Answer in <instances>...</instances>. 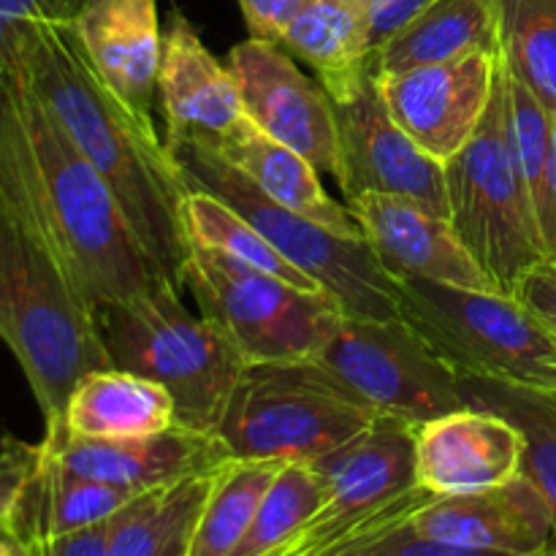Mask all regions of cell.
<instances>
[{
  "label": "cell",
  "instance_id": "22",
  "mask_svg": "<svg viewBox=\"0 0 556 556\" xmlns=\"http://www.w3.org/2000/svg\"><path fill=\"white\" fill-rule=\"evenodd\" d=\"M210 141L233 168H239L271 201L299 212L307 220L318 223L340 237L364 239L362 226L351 215V210L324 190L318 168L296 150L264 134L248 114L231 130Z\"/></svg>",
  "mask_w": 556,
  "mask_h": 556
},
{
  "label": "cell",
  "instance_id": "11",
  "mask_svg": "<svg viewBox=\"0 0 556 556\" xmlns=\"http://www.w3.org/2000/svg\"><path fill=\"white\" fill-rule=\"evenodd\" d=\"M309 362L372 413L413 427L467 407L459 372L402 318L342 315Z\"/></svg>",
  "mask_w": 556,
  "mask_h": 556
},
{
  "label": "cell",
  "instance_id": "1",
  "mask_svg": "<svg viewBox=\"0 0 556 556\" xmlns=\"http://www.w3.org/2000/svg\"><path fill=\"white\" fill-rule=\"evenodd\" d=\"M9 74L0 79V340L54 432L76 380L112 362L54 242Z\"/></svg>",
  "mask_w": 556,
  "mask_h": 556
},
{
  "label": "cell",
  "instance_id": "21",
  "mask_svg": "<svg viewBox=\"0 0 556 556\" xmlns=\"http://www.w3.org/2000/svg\"><path fill=\"white\" fill-rule=\"evenodd\" d=\"M134 497V492L65 470L41 443H27L20 483L0 521L25 546L101 525L117 516Z\"/></svg>",
  "mask_w": 556,
  "mask_h": 556
},
{
  "label": "cell",
  "instance_id": "26",
  "mask_svg": "<svg viewBox=\"0 0 556 556\" xmlns=\"http://www.w3.org/2000/svg\"><path fill=\"white\" fill-rule=\"evenodd\" d=\"M215 470L141 492L114 519L106 556H188Z\"/></svg>",
  "mask_w": 556,
  "mask_h": 556
},
{
  "label": "cell",
  "instance_id": "19",
  "mask_svg": "<svg viewBox=\"0 0 556 556\" xmlns=\"http://www.w3.org/2000/svg\"><path fill=\"white\" fill-rule=\"evenodd\" d=\"M74 27L106 90L155 128L152 106L163 58L157 0H87Z\"/></svg>",
  "mask_w": 556,
  "mask_h": 556
},
{
  "label": "cell",
  "instance_id": "33",
  "mask_svg": "<svg viewBox=\"0 0 556 556\" xmlns=\"http://www.w3.org/2000/svg\"><path fill=\"white\" fill-rule=\"evenodd\" d=\"M87 0H0V79L20 63L25 36L36 25L76 22Z\"/></svg>",
  "mask_w": 556,
  "mask_h": 556
},
{
  "label": "cell",
  "instance_id": "5",
  "mask_svg": "<svg viewBox=\"0 0 556 556\" xmlns=\"http://www.w3.org/2000/svg\"><path fill=\"white\" fill-rule=\"evenodd\" d=\"M185 188L206 190L248 217L296 269L320 282L348 315L400 318V282L380 266L367 239L340 237L261 193L206 136L166 141Z\"/></svg>",
  "mask_w": 556,
  "mask_h": 556
},
{
  "label": "cell",
  "instance_id": "31",
  "mask_svg": "<svg viewBox=\"0 0 556 556\" xmlns=\"http://www.w3.org/2000/svg\"><path fill=\"white\" fill-rule=\"evenodd\" d=\"M500 54L556 114V0H494Z\"/></svg>",
  "mask_w": 556,
  "mask_h": 556
},
{
  "label": "cell",
  "instance_id": "12",
  "mask_svg": "<svg viewBox=\"0 0 556 556\" xmlns=\"http://www.w3.org/2000/svg\"><path fill=\"white\" fill-rule=\"evenodd\" d=\"M228 68L237 79L244 114L340 185L337 109L324 85L302 74L280 43L261 38L237 43L228 52Z\"/></svg>",
  "mask_w": 556,
  "mask_h": 556
},
{
  "label": "cell",
  "instance_id": "32",
  "mask_svg": "<svg viewBox=\"0 0 556 556\" xmlns=\"http://www.w3.org/2000/svg\"><path fill=\"white\" fill-rule=\"evenodd\" d=\"M320 500H324V483L313 467L282 465L233 556H266L280 548L313 519Z\"/></svg>",
  "mask_w": 556,
  "mask_h": 556
},
{
  "label": "cell",
  "instance_id": "42",
  "mask_svg": "<svg viewBox=\"0 0 556 556\" xmlns=\"http://www.w3.org/2000/svg\"><path fill=\"white\" fill-rule=\"evenodd\" d=\"M554 139H556V114H554Z\"/></svg>",
  "mask_w": 556,
  "mask_h": 556
},
{
  "label": "cell",
  "instance_id": "35",
  "mask_svg": "<svg viewBox=\"0 0 556 556\" xmlns=\"http://www.w3.org/2000/svg\"><path fill=\"white\" fill-rule=\"evenodd\" d=\"M514 296L556 334V261L541 258L519 277Z\"/></svg>",
  "mask_w": 556,
  "mask_h": 556
},
{
  "label": "cell",
  "instance_id": "18",
  "mask_svg": "<svg viewBox=\"0 0 556 556\" xmlns=\"http://www.w3.org/2000/svg\"><path fill=\"white\" fill-rule=\"evenodd\" d=\"M410 525L454 546L514 556H532L556 541L552 508L525 476L486 492L432 497Z\"/></svg>",
  "mask_w": 556,
  "mask_h": 556
},
{
  "label": "cell",
  "instance_id": "3",
  "mask_svg": "<svg viewBox=\"0 0 556 556\" xmlns=\"http://www.w3.org/2000/svg\"><path fill=\"white\" fill-rule=\"evenodd\" d=\"M54 242L92 313L163 286L123 206L22 76L9 74Z\"/></svg>",
  "mask_w": 556,
  "mask_h": 556
},
{
  "label": "cell",
  "instance_id": "30",
  "mask_svg": "<svg viewBox=\"0 0 556 556\" xmlns=\"http://www.w3.org/2000/svg\"><path fill=\"white\" fill-rule=\"evenodd\" d=\"M459 391L470 407H486L519 427L525 434L521 476L535 483L556 525V405L552 396L470 375H459Z\"/></svg>",
  "mask_w": 556,
  "mask_h": 556
},
{
  "label": "cell",
  "instance_id": "36",
  "mask_svg": "<svg viewBox=\"0 0 556 556\" xmlns=\"http://www.w3.org/2000/svg\"><path fill=\"white\" fill-rule=\"evenodd\" d=\"M114 519L101 521V525L85 527V530L68 532V535L43 538V541L25 543V556H106L109 538H112Z\"/></svg>",
  "mask_w": 556,
  "mask_h": 556
},
{
  "label": "cell",
  "instance_id": "16",
  "mask_svg": "<svg viewBox=\"0 0 556 556\" xmlns=\"http://www.w3.org/2000/svg\"><path fill=\"white\" fill-rule=\"evenodd\" d=\"M525 434L486 407H462L416 427V481L434 497L503 486L521 476Z\"/></svg>",
  "mask_w": 556,
  "mask_h": 556
},
{
  "label": "cell",
  "instance_id": "27",
  "mask_svg": "<svg viewBox=\"0 0 556 556\" xmlns=\"http://www.w3.org/2000/svg\"><path fill=\"white\" fill-rule=\"evenodd\" d=\"M503 58V54H500ZM505 63V60H503ZM508 71V119L516 163L530 195L546 258L556 261V139L554 112Z\"/></svg>",
  "mask_w": 556,
  "mask_h": 556
},
{
  "label": "cell",
  "instance_id": "29",
  "mask_svg": "<svg viewBox=\"0 0 556 556\" xmlns=\"http://www.w3.org/2000/svg\"><path fill=\"white\" fill-rule=\"evenodd\" d=\"M280 470L282 462H223L201 505L188 556H233Z\"/></svg>",
  "mask_w": 556,
  "mask_h": 556
},
{
  "label": "cell",
  "instance_id": "6",
  "mask_svg": "<svg viewBox=\"0 0 556 556\" xmlns=\"http://www.w3.org/2000/svg\"><path fill=\"white\" fill-rule=\"evenodd\" d=\"M400 318L459 375L556 394V334L514 293L402 280Z\"/></svg>",
  "mask_w": 556,
  "mask_h": 556
},
{
  "label": "cell",
  "instance_id": "40",
  "mask_svg": "<svg viewBox=\"0 0 556 556\" xmlns=\"http://www.w3.org/2000/svg\"><path fill=\"white\" fill-rule=\"evenodd\" d=\"M532 556H556V541L552 543V546H546V548H543V552H538V554H532Z\"/></svg>",
  "mask_w": 556,
  "mask_h": 556
},
{
  "label": "cell",
  "instance_id": "38",
  "mask_svg": "<svg viewBox=\"0 0 556 556\" xmlns=\"http://www.w3.org/2000/svg\"><path fill=\"white\" fill-rule=\"evenodd\" d=\"M304 0H239L244 22H248L250 38H261V41L280 43L282 33L291 25L293 16Z\"/></svg>",
  "mask_w": 556,
  "mask_h": 556
},
{
  "label": "cell",
  "instance_id": "41",
  "mask_svg": "<svg viewBox=\"0 0 556 556\" xmlns=\"http://www.w3.org/2000/svg\"><path fill=\"white\" fill-rule=\"evenodd\" d=\"M353 3H358V5H362V9H367V3H369V0H353Z\"/></svg>",
  "mask_w": 556,
  "mask_h": 556
},
{
  "label": "cell",
  "instance_id": "28",
  "mask_svg": "<svg viewBox=\"0 0 556 556\" xmlns=\"http://www.w3.org/2000/svg\"><path fill=\"white\" fill-rule=\"evenodd\" d=\"M182 223L188 242L217 250V253L228 255V258L239 261V264L266 271V275L277 277V280L288 282V286L302 288V291H326L315 277L296 269L248 217H242L233 206H228L226 201L206 193V190L188 188L182 204Z\"/></svg>",
  "mask_w": 556,
  "mask_h": 556
},
{
  "label": "cell",
  "instance_id": "34",
  "mask_svg": "<svg viewBox=\"0 0 556 556\" xmlns=\"http://www.w3.org/2000/svg\"><path fill=\"white\" fill-rule=\"evenodd\" d=\"M334 556H514V554L478 552V548L454 546V543L421 535L418 530H413L410 521H405V525L389 527V530L378 532L375 538H367V541L356 543V546L345 548V552Z\"/></svg>",
  "mask_w": 556,
  "mask_h": 556
},
{
  "label": "cell",
  "instance_id": "25",
  "mask_svg": "<svg viewBox=\"0 0 556 556\" xmlns=\"http://www.w3.org/2000/svg\"><path fill=\"white\" fill-rule=\"evenodd\" d=\"M472 52H500L494 0H434L375 52L372 76L405 74Z\"/></svg>",
  "mask_w": 556,
  "mask_h": 556
},
{
  "label": "cell",
  "instance_id": "24",
  "mask_svg": "<svg viewBox=\"0 0 556 556\" xmlns=\"http://www.w3.org/2000/svg\"><path fill=\"white\" fill-rule=\"evenodd\" d=\"M280 47L302 58L334 103L356 98L372 79L367 14L353 0H304Z\"/></svg>",
  "mask_w": 556,
  "mask_h": 556
},
{
  "label": "cell",
  "instance_id": "23",
  "mask_svg": "<svg viewBox=\"0 0 556 556\" xmlns=\"http://www.w3.org/2000/svg\"><path fill=\"white\" fill-rule=\"evenodd\" d=\"M177 427L174 396L155 380L128 369L103 367L81 375L65 402L63 427L74 438H150Z\"/></svg>",
  "mask_w": 556,
  "mask_h": 556
},
{
  "label": "cell",
  "instance_id": "7",
  "mask_svg": "<svg viewBox=\"0 0 556 556\" xmlns=\"http://www.w3.org/2000/svg\"><path fill=\"white\" fill-rule=\"evenodd\" d=\"M443 168L448 220L494 288L514 293L519 277L546 253L510 141L503 58H497L492 101L481 128Z\"/></svg>",
  "mask_w": 556,
  "mask_h": 556
},
{
  "label": "cell",
  "instance_id": "13",
  "mask_svg": "<svg viewBox=\"0 0 556 556\" xmlns=\"http://www.w3.org/2000/svg\"><path fill=\"white\" fill-rule=\"evenodd\" d=\"M340 130V188L348 199L362 193H389L413 199L448 217L445 168L396 125L369 79L356 98L334 103Z\"/></svg>",
  "mask_w": 556,
  "mask_h": 556
},
{
  "label": "cell",
  "instance_id": "14",
  "mask_svg": "<svg viewBox=\"0 0 556 556\" xmlns=\"http://www.w3.org/2000/svg\"><path fill=\"white\" fill-rule=\"evenodd\" d=\"M500 52H472L378 79L386 109L434 161L445 163L478 134L489 112Z\"/></svg>",
  "mask_w": 556,
  "mask_h": 556
},
{
  "label": "cell",
  "instance_id": "4",
  "mask_svg": "<svg viewBox=\"0 0 556 556\" xmlns=\"http://www.w3.org/2000/svg\"><path fill=\"white\" fill-rule=\"evenodd\" d=\"M96 324L112 367L144 375L174 396L177 427L217 434L250 364L212 320L190 313L163 282L103 304Z\"/></svg>",
  "mask_w": 556,
  "mask_h": 556
},
{
  "label": "cell",
  "instance_id": "9",
  "mask_svg": "<svg viewBox=\"0 0 556 556\" xmlns=\"http://www.w3.org/2000/svg\"><path fill=\"white\" fill-rule=\"evenodd\" d=\"M378 418L313 362L250 364L217 438L231 459L313 465Z\"/></svg>",
  "mask_w": 556,
  "mask_h": 556
},
{
  "label": "cell",
  "instance_id": "20",
  "mask_svg": "<svg viewBox=\"0 0 556 556\" xmlns=\"http://www.w3.org/2000/svg\"><path fill=\"white\" fill-rule=\"evenodd\" d=\"M157 103L166 117V141L182 136L217 139L244 117L231 68L215 60L199 30L179 11H174L163 33Z\"/></svg>",
  "mask_w": 556,
  "mask_h": 556
},
{
  "label": "cell",
  "instance_id": "43",
  "mask_svg": "<svg viewBox=\"0 0 556 556\" xmlns=\"http://www.w3.org/2000/svg\"><path fill=\"white\" fill-rule=\"evenodd\" d=\"M548 396H552V402L556 405V394H548Z\"/></svg>",
  "mask_w": 556,
  "mask_h": 556
},
{
  "label": "cell",
  "instance_id": "10",
  "mask_svg": "<svg viewBox=\"0 0 556 556\" xmlns=\"http://www.w3.org/2000/svg\"><path fill=\"white\" fill-rule=\"evenodd\" d=\"M185 288L248 364L309 362L348 315L329 291H302L193 242Z\"/></svg>",
  "mask_w": 556,
  "mask_h": 556
},
{
  "label": "cell",
  "instance_id": "15",
  "mask_svg": "<svg viewBox=\"0 0 556 556\" xmlns=\"http://www.w3.org/2000/svg\"><path fill=\"white\" fill-rule=\"evenodd\" d=\"M348 210L362 226L375 258L396 282L432 280L497 291L465 248L454 223L429 206L402 195L362 193L348 199Z\"/></svg>",
  "mask_w": 556,
  "mask_h": 556
},
{
  "label": "cell",
  "instance_id": "8",
  "mask_svg": "<svg viewBox=\"0 0 556 556\" xmlns=\"http://www.w3.org/2000/svg\"><path fill=\"white\" fill-rule=\"evenodd\" d=\"M324 500L313 519L266 556H334L410 521L434 494L416 481V427L380 416L351 443L313 462Z\"/></svg>",
  "mask_w": 556,
  "mask_h": 556
},
{
  "label": "cell",
  "instance_id": "37",
  "mask_svg": "<svg viewBox=\"0 0 556 556\" xmlns=\"http://www.w3.org/2000/svg\"><path fill=\"white\" fill-rule=\"evenodd\" d=\"M432 3L434 0H369L364 14H367L372 60H375V52H378L389 38H394L407 22L416 20V16Z\"/></svg>",
  "mask_w": 556,
  "mask_h": 556
},
{
  "label": "cell",
  "instance_id": "39",
  "mask_svg": "<svg viewBox=\"0 0 556 556\" xmlns=\"http://www.w3.org/2000/svg\"><path fill=\"white\" fill-rule=\"evenodd\" d=\"M0 556H25L22 543L16 541L9 530H5L3 521H0Z\"/></svg>",
  "mask_w": 556,
  "mask_h": 556
},
{
  "label": "cell",
  "instance_id": "2",
  "mask_svg": "<svg viewBox=\"0 0 556 556\" xmlns=\"http://www.w3.org/2000/svg\"><path fill=\"white\" fill-rule=\"evenodd\" d=\"M16 65L109 185L163 280L182 293L190 261L182 223L188 188L157 128L141 123L98 79L74 22L33 27Z\"/></svg>",
  "mask_w": 556,
  "mask_h": 556
},
{
  "label": "cell",
  "instance_id": "17",
  "mask_svg": "<svg viewBox=\"0 0 556 556\" xmlns=\"http://www.w3.org/2000/svg\"><path fill=\"white\" fill-rule=\"evenodd\" d=\"M43 451L65 470L125 492H150L163 483L182 481L231 459L217 434L174 427L150 438L96 440L68 432H43Z\"/></svg>",
  "mask_w": 556,
  "mask_h": 556
}]
</instances>
